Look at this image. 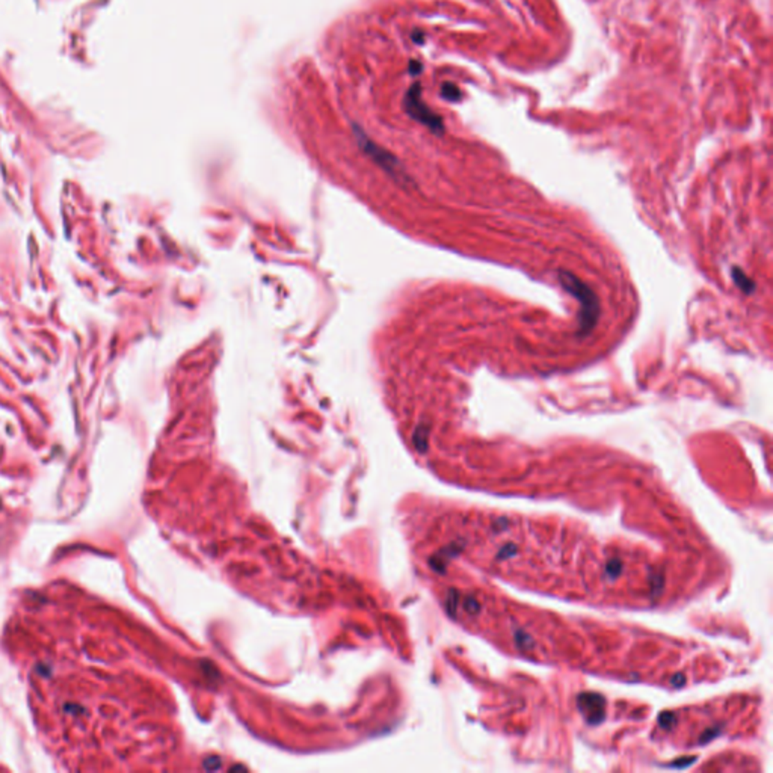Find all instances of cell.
Returning a JSON list of instances; mask_svg holds the SVG:
<instances>
[{"label":"cell","mask_w":773,"mask_h":773,"mask_svg":"<svg viewBox=\"0 0 773 773\" xmlns=\"http://www.w3.org/2000/svg\"><path fill=\"white\" fill-rule=\"evenodd\" d=\"M557 278H559V283L563 289L570 292L581 304L579 334L580 336H588L595 328L596 322H599L601 312L599 298H596V294L591 287L581 281L579 277L568 272V270H561Z\"/></svg>","instance_id":"cell-1"},{"label":"cell","mask_w":773,"mask_h":773,"mask_svg":"<svg viewBox=\"0 0 773 773\" xmlns=\"http://www.w3.org/2000/svg\"><path fill=\"white\" fill-rule=\"evenodd\" d=\"M408 108H410V110H411L414 117L420 119L421 123H425L426 126H429L434 132H441L443 130L441 118H438L435 114L430 112V110L423 105V103L420 101L419 95H411L410 94Z\"/></svg>","instance_id":"cell-2"},{"label":"cell","mask_w":773,"mask_h":773,"mask_svg":"<svg viewBox=\"0 0 773 773\" xmlns=\"http://www.w3.org/2000/svg\"><path fill=\"white\" fill-rule=\"evenodd\" d=\"M731 277H732V280H734L736 285H737L739 289L742 290L743 293L751 294V293L755 292V283H754V281L751 280V278H749L740 268H736V266L732 268Z\"/></svg>","instance_id":"cell-3"},{"label":"cell","mask_w":773,"mask_h":773,"mask_svg":"<svg viewBox=\"0 0 773 773\" xmlns=\"http://www.w3.org/2000/svg\"><path fill=\"white\" fill-rule=\"evenodd\" d=\"M443 95H444V99L453 100V101L461 99V97H459V95H461L459 90H458V88H456L455 85H452V83H445V85L443 86Z\"/></svg>","instance_id":"cell-4"}]
</instances>
